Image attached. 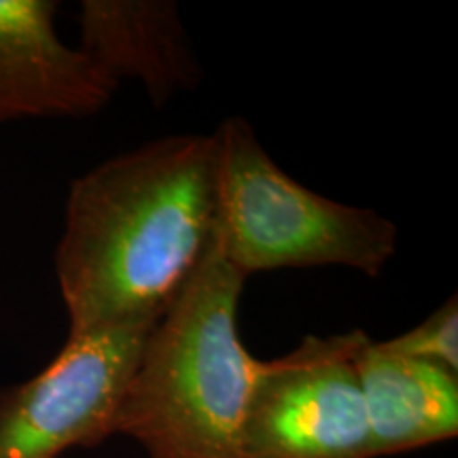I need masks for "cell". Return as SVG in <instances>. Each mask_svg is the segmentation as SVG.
<instances>
[{
	"mask_svg": "<svg viewBox=\"0 0 458 458\" xmlns=\"http://www.w3.org/2000/svg\"><path fill=\"white\" fill-rule=\"evenodd\" d=\"M215 221V134L164 136L74 179L55 249L68 335L157 320L198 270Z\"/></svg>",
	"mask_w": 458,
	"mask_h": 458,
	"instance_id": "obj_1",
	"label": "cell"
},
{
	"mask_svg": "<svg viewBox=\"0 0 458 458\" xmlns=\"http://www.w3.org/2000/svg\"><path fill=\"white\" fill-rule=\"evenodd\" d=\"M244 283L213 236L147 337L114 435L148 458H244L240 435L261 363L238 334Z\"/></svg>",
	"mask_w": 458,
	"mask_h": 458,
	"instance_id": "obj_2",
	"label": "cell"
},
{
	"mask_svg": "<svg viewBox=\"0 0 458 458\" xmlns=\"http://www.w3.org/2000/svg\"><path fill=\"white\" fill-rule=\"evenodd\" d=\"M216 139L215 240L244 278L286 267H351L380 276L399 229L369 208L303 187L274 162L253 125L227 117Z\"/></svg>",
	"mask_w": 458,
	"mask_h": 458,
	"instance_id": "obj_3",
	"label": "cell"
},
{
	"mask_svg": "<svg viewBox=\"0 0 458 458\" xmlns=\"http://www.w3.org/2000/svg\"><path fill=\"white\" fill-rule=\"evenodd\" d=\"M363 335H308L284 357L261 360L240 435L244 458H371L354 369Z\"/></svg>",
	"mask_w": 458,
	"mask_h": 458,
	"instance_id": "obj_4",
	"label": "cell"
},
{
	"mask_svg": "<svg viewBox=\"0 0 458 458\" xmlns=\"http://www.w3.org/2000/svg\"><path fill=\"white\" fill-rule=\"evenodd\" d=\"M157 320L68 335L41 374L0 394V458H57L113 437L125 391Z\"/></svg>",
	"mask_w": 458,
	"mask_h": 458,
	"instance_id": "obj_5",
	"label": "cell"
},
{
	"mask_svg": "<svg viewBox=\"0 0 458 458\" xmlns=\"http://www.w3.org/2000/svg\"><path fill=\"white\" fill-rule=\"evenodd\" d=\"M54 0H0V122L85 117L119 85L55 32Z\"/></svg>",
	"mask_w": 458,
	"mask_h": 458,
	"instance_id": "obj_6",
	"label": "cell"
},
{
	"mask_svg": "<svg viewBox=\"0 0 458 458\" xmlns=\"http://www.w3.org/2000/svg\"><path fill=\"white\" fill-rule=\"evenodd\" d=\"M79 24V49L111 81L145 88L156 106L202 81V66L172 0H85Z\"/></svg>",
	"mask_w": 458,
	"mask_h": 458,
	"instance_id": "obj_7",
	"label": "cell"
},
{
	"mask_svg": "<svg viewBox=\"0 0 458 458\" xmlns=\"http://www.w3.org/2000/svg\"><path fill=\"white\" fill-rule=\"evenodd\" d=\"M371 458L448 442L458 433V374L388 351L365 334L354 352Z\"/></svg>",
	"mask_w": 458,
	"mask_h": 458,
	"instance_id": "obj_8",
	"label": "cell"
},
{
	"mask_svg": "<svg viewBox=\"0 0 458 458\" xmlns=\"http://www.w3.org/2000/svg\"><path fill=\"white\" fill-rule=\"evenodd\" d=\"M388 351L444 365L458 374V300L452 295L420 325L382 342Z\"/></svg>",
	"mask_w": 458,
	"mask_h": 458,
	"instance_id": "obj_9",
	"label": "cell"
}]
</instances>
